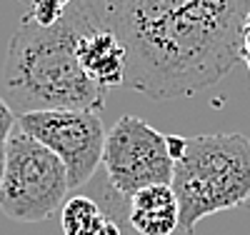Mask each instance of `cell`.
<instances>
[{"instance_id":"cell-1","label":"cell","mask_w":250,"mask_h":235,"mask_svg":"<svg viewBox=\"0 0 250 235\" xmlns=\"http://www.w3.org/2000/svg\"><path fill=\"white\" fill-rule=\"evenodd\" d=\"M128 53L125 88L150 100L195 95L240 60L250 0H85Z\"/></svg>"},{"instance_id":"cell-2","label":"cell","mask_w":250,"mask_h":235,"mask_svg":"<svg viewBox=\"0 0 250 235\" xmlns=\"http://www.w3.org/2000/svg\"><path fill=\"white\" fill-rule=\"evenodd\" d=\"M78 15L68 5L55 23L23 20L8 43L0 85L15 115L33 110H95L105 105L108 90L83 73L75 55Z\"/></svg>"},{"instance_id":"cell-3","label":"cell","mask_w":250,"mask_h":235,"mask_svg":"<svg viewBox=\"0 0 250 235\" xmlns=\"http://www.w3.org/2000/svg\"><path fill=\"white\" fill-rule=\"evenodd\" d=\"M173 190L180 208V230L250 200V138L243 133H205L185 138L175 160Z\"/></svg>"},{"instance_id":"cell-4","label":"cell","mask_w":250,"mask_h":235,"mask_svg":"<svg viewBox=\"0 0 250 235\" xmlns=\"http://www.w3.org/2000/svg\"><path fill=\"white\" fill-rule=\"evenodd\" d=\"M68 170L43 143L18 125L5 140V170L0 183V210L15 223H40L65 205Z\"/></svg>"},{"instance_id":"cell-5","label":"cell","mask_w":250,"mask_h":235,"mask_svg":"<svg viewBox=\"0 0 250 235\" xmlns=\"http://www.w3.org/2000/svg\"><path fill=\"white\" fill-rule=\"evenodd\" d=\"M103 168L120 195L133 198L150 185H170L175 160L168 150V135L143 118L123 115L105 135Z\"/></svg>"},{"instance_id":"cell-6","label":"cell","mask_w":250,"mask_h":235,"mask_svg":"<svg viewBox=\"0 0 250 235\" xmlns=\"http://www.w3.org/2000/svg\"><path fill=\"white\" fill-rule=\"evenodd\" d=\"M18 125L53 150L68 170L70 190L85 185L95 168L103 163V148H105V128L100 113L95 110H33L15 115Z\"/></svg>"},{"instance_id":"cell-7","label":"cell","mask_w":250,"mask_h":235,"mask_svg":"<svg viewBox=\"0 0 250 235\" xmlns=\"http://www.w3.org/2000/svg\"><path fill=\"white\" fill-rule=\"evenodd\" d=\"M70 8L78 15V38H75V55L83 73H85L98 88L113 90L125 85L128 75V53L113 30L95 18L85 0H73Z\"/></svg>"},{"instance_id":"cell-8","label":"cell","mask_w":250,"mask_h":235,"mask_svg":"<svg viewBox=\"0 0 250 235\" xmlns=\"http://www.w3.org/2000/svg\"><path fill=\"white\" fill-rule=\"evenodd\" d=\"M128 223L140 235H173L180 230V208L173 185H150L130 198Z\"/></svg>"},{"instance_id":"cell-9","label":"cell","mask_w":250,"mask_h":235,"mask_svg":"<svg viewBox=\"0 0 250 235\" xmlns=\"http://www.w3.org/2000/svg\"><path fill=\"white\" fill-rule=\"evenodd\" d=\"M60 225L65 235H120V225L85 195H75L60 208Z\"/></svg>"},{"instance_id":"cell-10","label":"cell","mask_w":250,"mask_h":235,"mask_svg":"<svg viewBox=\"0 0 250 235\" xmlns=\"http://www.w3.org/2000/svg\"><path fill=\"white\" fill-rule=\"evenodd\" d=\"M73 0H33L28 20H35V23H40V25H50L65 13V8Z\"/></svg>"},{"instance_id":"cell-11","label":"cell","mask_w":250,"mask_h":235,"mask_svg":"<svg viewBox=\"0 0 250 235\" xmlns=\"http://www.w3.org/2000/svg\"><path fill=\"white\" fill-rule=\"evenodd\" d=\"M15 128V113L13 108L5 103V98H0V143H5L10 130Z\"/></svg>"},{"instance_id":"cell-12","label":"cell","mask_w":250,"mask_h":235,"mask_svg":"<svg viewBox=\"0 0 250 235\" xmlns=\"http://www.w3.org/2000/svg\"><path fill=\"white\" fill-rule=\"evenodd\" d=\"M240 60L248 63L250 60V13L243 23V43H240Z\"/></svg>"},{"instance_id":"cell-13","label":"cell","mask_w":250,"mask_h":235,"mask_svg":"<svg viewBox=\"0 0 250 235\" xmlns=\"http://www.w3.org/2000/svg\"><path fill=\"white\" fill-rule=\"evenodd\" d=\"M3 170H5V143H0V183H3Z\"/></svg>"}]
</instances>
